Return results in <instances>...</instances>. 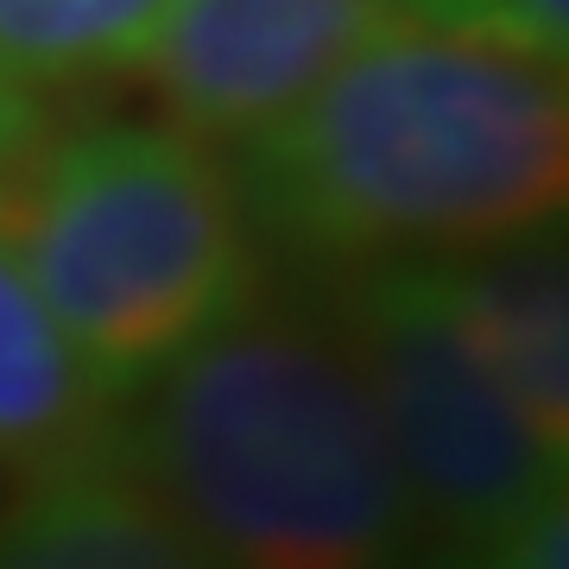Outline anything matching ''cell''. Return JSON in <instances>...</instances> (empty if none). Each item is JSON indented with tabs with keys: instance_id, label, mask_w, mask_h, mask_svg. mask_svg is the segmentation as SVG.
I'll return each instance as SVG.
<instances>
[{
	"instance_id": "obj_2",
	"label": "cell",
	"mask_w": 569,
	"mask_h": 569,
	"mask_svg": "<svg viewBox=\"0 0 569 569\" xmlns=\"http://www.w3.org/2000/svg\"><path fill=\"white\" fill-rule=\"evenodd\" d=\"M121 456L216 569H406L411 500L329 305L253 291L127 399Z\"/></svg>"
},
{
	"instance_id": "obj_9",
	"label": "cell",
	"mask_w": 569,
	"mask_h": 569,
	"mask_svg": "<svg viewBox=\"0 0 569 569\" xmlns=\"http://www.w3.org/2000/svg\"><path fill=\"white\" fill-rule=\"evenodd\" d=\"M171 7L178 0H0V77L44 96L127 70Z\"/></svg>"
},
{
	"instance_id": "obj_5",
	"label": "cell",
	"mask_w": 569,
	"mask_h": 569,
	"mask_svg": "<svg viewBox=\"0 0 569 569\" xmlns=\"http://www.w3.org/2000/svg\"><path fill=\"white\" fill-rule=\"evenodd\" d=\"M392 20L399 0H178L127 70L164 127L247 146Z\"/></svg>"
},
{
	"instance_id": "obj_11",
	"label": "cell",
	"mask_w": 569,
	"mask_h": 569,
	"mask_svg": "<svg viewBox=\"0 0 569 569\" xmlns=\"http://www.w3.org/2000/svg\"><path fill=\"white\" fill-rule=\"evenodd\" d=\"M430 569H569V493H545L531 512H519L507 531H493L488 545L462 550L449 563Z\"/></svg>"
},
{
	"instance_id": "obj_12",
	"label": "cell",
	"mask_w": 569,
	"mask_h": 569,
	"mask_svg": "<svg viewBox=\"0 0 569 569\" xmlns=\"http://www.w3.org/2000/svg\"><path fill=\"white\" fill-rule=\"evenodd\" d=\"M39 133H44V108H39V96H26L20 82L0 77V164L13 159L20 146H32Z\"/></svg>"
},
{
	"instance_id": "obj_10",
	"label": "cell",
	"mask_w": 569,
	"mask_h": 569,
	"mask_svg": "<svg viewBox=\"0 0 569 569\" xmlns=\"http://www.w3.org/2000/svg\"><path fill=\"white\" fill-rule=\"evenodd\" d=\"M399 20H430L481 39H507L545 58L569 51V0H399Z\"/></svg>"
},
{
	"instance_id": "obj_1",
	"label": "cell",
	"mask_w": 569,
	"mask_h": 569,
	"mask_svg": "<svg viewBox=\"0 0 569 569\" xmlns=\"http://www.w3.org/2000/svg\"><path fill=\"white\" fill-rule=\"evenodd\" d=\"M260 253L305 279L563 234V58L392 20L234 159Z\"/></svg>"
},
{
	"instance_id": "obj_4",
	"label": "cell",
	"mask_w": 569,
	"mask_h": 569,
	"mask_svg": "<svg viewBox=\"0 0 569 569\" xmlns=\"http://www.w3.org/2000/svg\"><path fill=\"white\" fill-rule=\"evenodd\" d=\"M305 284L329 305L387 425L411 500L418 569L488 545L563 488V462L538 443L475 348L437 266H361Z\"/></svg>"
},
{
	"instance_id": "obj_8",
	"label": "cell",
	"mask_w": 569,
	"mask_h": 569,
	"mask_svg": "<svg viewBox=\"0 0 569 569\" xmlns=\"http://www.w3.org/2000/svg\"><path fill=\"white\" fill-rule=\"evenodd\" d=\"M0 569H216V563L114 449V456H96V462L7 493V507H0Z\"/></svg>"
},
{
	"instance_id": "obj_7",
	"label": "cell",
	"mask_w": 569,
	"mask_h": 569,
	"mask_svg": "<svg viewBox=\"0 0 569 569\" xmlns=\"http://www.w3.org/2000/svg\"><path fill=\"white\" fill-rule=\"evenodd\" d=\"M462 310L475 348L488 355L512 406L526 411L538 443L569 462V266L563 234L493 247L475 260L437 266Z\"/></svg>"
},
{
	"instance_id": "obj_6",
	"label": "cell",
	"mask_w": 569,
	"mask_h": 569,
	"mask_svg": "<svg viewBox=\"0 0 569 569\" xmlns=\"http://www.w3.org/2000/svg\"><path fill=\"white\" fill-rule=\"evenodd\" d=\"M127 406L82 367L0 234V481L26 488L121 449Z\"/></svg>"
},
{
	"instance_id": "obj_3",
	"label": "cell",
	"mask_w": 569,
	"mask_h": 569,
	"mask_svg": "<svg viewBox=\"0 0 569 569\" xmlns=\"http://www.w3.org/2000/svg\"><path fill=\"white\" fill-rule=\"evenodd\" d=\"M0 234L121 406L266 279L234 164L164 121L44 127L0 164Z\"/></svg>"
}]
</instances>
